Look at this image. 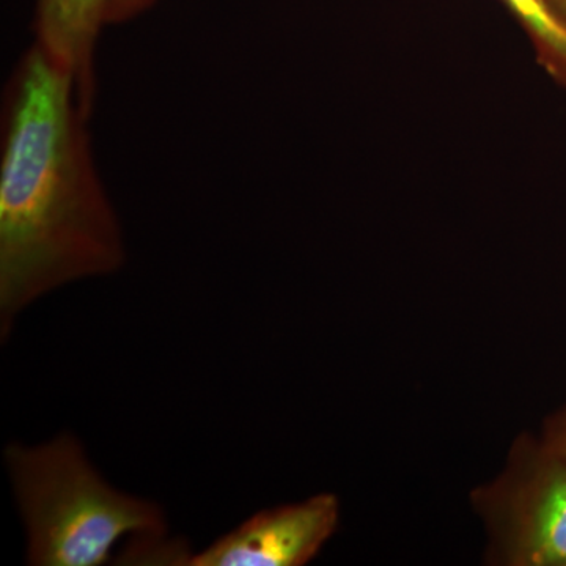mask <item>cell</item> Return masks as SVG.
<instances>
[{
	"label": "cell",
	"instance_id": "cell-5",
	"mask_svg": "<svg viewBox=\"0 0 566 566\" xmlns=\"http://www.w3.org/2000/svg\"><path fill=\"white\" fill-rule=\"evenodd\" d=\"M517 558L532 566H566V464L547 457L517 534Z\"/></svg>",
	"mask_w": 566,
	"mask_h": 566
},
{
	"label": "cell",
	"instance_id": "cell-7",
	"mask_svg": "<svg viewBox=\"0 0 566 566\" xmlns=\"http://www.w3.org/2000/svg\"><path fill=\"white\" fill-rule=\"evenodd\" d=\"M155 0H109L107 3L106 22L132 20L142 11L147 10Z\"/></svg>",
	"mask_w": 566,
	"mask_h": 566
},
{
	"label": "cell",
	"instance_id": "cell-9",
	"mask_svg": "<svg viewBox=\"0 0 566 566\" xmlns=\"http://www.w3.org/2000/svg\"><path fill=\"white\" fill-rule=\"evenodd\" d=\"M551 9L557 14L558 20L566 25V0H547Z\"/></svg>",
	"mask_w": 566,
	"mask_h": 566
},
{
	"label": "cell",
	"instance_id": "cell-2",
	"mask_svg": "<svg viewBox=\"0 0 566 566\" xmlns=\"http://www.w3.org/2000/svg\"><path fill=\"white\" fill-rule=\"evenodd\" d=\"M6 464L28 535L29 565L99 566L126 536L147 545L166 535L163 510L109 485L76 436L11 444Z\"/></svg>",
	"mask_w": 566,
	"mask_h": 566
},
{
	"label": "cell",
	"instance_id": "cell-4",
	"mask_svg": "<svg viewBox=\"0 0 566 566\" xmlns=\"http://www.w3.org/2000/svg\"><path fill=\"white\" fill-rule=\"evenodd\" d=\"M109 0H39L35 35L41 48L70 74L77 103L91 117L96 99L95 48Z\"/></svg>",
	"mask_w": 566,
	"mask_h": 566
},
{
	"label": "cell",
	"instance_id": "cell-1",
	"mask_svg": "<svg viewBox=\"0 0 566 566\" xmlns=\"http://www.w3.org/2000/svg\"><path fill=\"white\" fill-rule=\"evenodd\" d=\"M69 73L33 44L3 95L0 163V337L54 290L117 273L120 222L91 151Z\"/></svg>",
	"mask_w": 566,
	"mask_h": 566
},
{
	"label": "cell",
	"instance_id": "cell-3",
	"mask_svg": "<svg viewBox=\"0 0 566 566\" xmlns=\"http://www.w3.org/2000/svg\"><path fill=\"white\" fill-rule=\"evenodd\" d=\"M338 501L319 494L300 504L264 510L200 553L186 566H301L334 534Z\"/></svg>",
	"mask_w": 566,
	"mask_h": 566
},
{
	"label": "cell",
	"instance_id": "cell-8",
	"mask_svg": "<svg viewBox=\"0 0 566 566\" xmlns=\"http://www.w3.org/2000/svg\"><path fill=\"white\" fill-rule=\"evenodd\" d=\"M549 455L566 464V416L557 422L551 436Z\"/></svg>",
	"mask_w": 566,
	"mask_h": 566
},
{
	"label": "cell",
	"instance_id": "cell-6",
	"mask_svg": "<svg viewBox=\"0 0 566 566\" xmlns=\"http://www.w3.org/2000/svg\"><path fill=\"white\" fill-rule=\"evenodd\" d=\"M534 40L539 62L566 84V25L547 0H504Z\"/></svg>",
	"mask_w": 566,
	"mask_h": 566
}]
</instances>
